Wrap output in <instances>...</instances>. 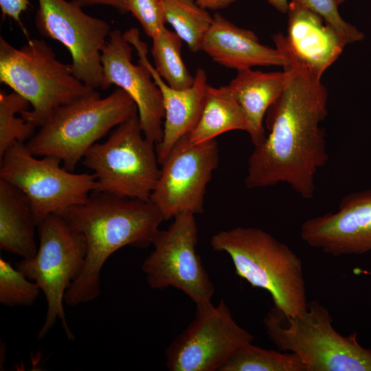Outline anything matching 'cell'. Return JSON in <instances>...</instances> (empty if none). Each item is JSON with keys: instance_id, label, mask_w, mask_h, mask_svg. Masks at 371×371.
<instances>
[{"instance_id": "1", "label": "cell", "mask_w": 371, "mask_h": 371, "mask_svg": "<svg viewBox=\"0 0 371 371\" xmlns=\"http://www.w3.org/2000/svg\"><path fill=\"white\" fill-rule=\"evenodd\" d=\"M284 55L286 80L283 91L269 108L270 133L255 146L248 159L247 188L286 183L305 199L313 198L315 177L328 160L324 130L328 92L315 76L293 54L282 34L273 36Z\"/></svg>"}, {"instance_id": "2", "label": "cell", "mask_w": 371, "mask_h": 371, "mask_svg": "<svg viewBox=\"0 0 371 371\" xmlns=\"http://www.w3.org/2000/svg\"><path fill=\"white\" fill-rule=\"evenodd\" d=\"M59 215L83 235L87 245L83 268L65 295V303L71 306L99 296L100 271L112 254L124 246L147 247L164 221L150 200L98 192Z\"/></svg>"}, {"instance_id": "3", "label": "cell", "mask_w": 371, "mask_h": 371, "mask_svg": "<svg viewBox=\"0 0 371 371\" xmlns=\"http://www.w3.org/2000/svg\"><path fill=\"white\" fill-rule=\"evenodd\" d=\"M210 243L230 256L238 276L268 291L273 306L286 316L306 311L302 262L287 245L262 229L241 227L218 232Z\"/></svg>"}, {"instance_id": "4", "label": "cell", "mask_w": 371, "mask_h": 371, "mask_svg": "<svg viewBox=\"0 0 371 371\" xmlns=\"http://www.w3.org/2000/svg\"><path fill=\"white\" fill-rule=\"evenodd\" d=\"M0 81L28 100L32 109L20 115L42 126L62 106L97 93L56 58L44 40L29 39L21 48L0 37Z\"/></svg>"}, {"instance_id": "5", "label": "cell", "mask_w": 371, "mask_h": 371, "mask_svg": "<svg viewBox=\"0 0 371 371\" xmlns=\"http://www.w3.org/2000/svg\"><path fill=\"white\" fill-rule=\"evenodd\" d=\"M328 310L318 301L287 317L273 306L263 319L266 334L276 348L297 355L307 371H371V350L357 341V333L348 336L332 326Z\"/></svg>"}, {"instance_id": "6", "label": "cell", "mask_w": 371, "mask_h": 371, "mask_svg": "<svg viewBox=\"0 0 371 371\" xmlns=\"http://www.w3.org/2000/svg\"><path fill=\"white\" fill-rule=\"evenodd\" d=\"M137 113L135 102L123 89L103 98L97 92L60 108L26 145L33 155L56 157L72 171L92 145Z\"/></svg>"}, {"instance_id": "7", "label": "cell", "mask_w": 371, "mask_h": 371, "mask_svg": "<svg viewBox=\"0 0 371 371\" xmlns=\"http://www.w3.org/2000/svg\"><path fill=\"white\" fill-rule=\"evenodd\" d=\"M82 164L95 176L93 192L144 201L150 200L160 175L155 144L144 137L137 113L117 126L105 142L92 145Z\"/></svg>"}, {"instance_id": "8", "label": "cell", "mask_w": 371, "mask_h": 371, "mask_svg": "<svg viewBox=\"0 0 371 371\" xmlns=\"http://www.w3.org/2000/svg\"><path fill=\"white\" fill-rule=\"evenodd\" d=\"M38 227L39 245L36 256L15 265L38 285L46 299L45 322L37 339H43L59 319L67 339L74 340L63 303L67 290L83 268L86 241L82 234L73 229L58 214L47 216Z\"/></svg>"}, {"instance_id": "9", "label": "cell", "mask_w": 371, "mask_h": 371, "mask_svg": "<svg viewBox=\"0 0 371 371\" xmlns=\"http://www.w3.org/2000/svg\"><path fill=\"white\" fill-rule=\"evenodd\" d=\"M60 162L54 156L38 159L21 142L11 146L0 158V179L25 195L38 225L50 214L84 203L95 189L93 173L74 174L62 168Z\"/></svg>"}, {"instance_id": "10", "label": "cell", "mask_w": 371, "mask_h": 371, "mask_svg": "<svg viewBox=\"0 0 371 371\" xmlns=\"http://www.w3.org/2000/svg\"><path fill=\"white\" fill-rule=\"evenodd\" d=\"M194 214L182 212L165 230L155 235L153 251L142 269L152 289L174 287L187 295L196 306L211 302L214 289L196 247L198 229Z\"/></svg>"}, {"instance_id": "11", "label": "cell", "mask_w": 371, "mask_h": 371, "mask_svg": "<svg viewBox=\"0 0 371 371\" xmlns=\"http://www.w3.org/2000/svg\"><path fill=\"white\" fill-rule=\"evenodd\" d=\"M195 317L166 350L171 371H215L254 337L233 319L225 302L196 306Z\"/></svg>"}, {"instance_id": "12", "label": "cell", "mask_w": 371, "mask_h": 371, "mask_svg": "<svg viewBox=\"0 0 371 371\" xmlns=\"http://www.w3.org/2000/svg\"><path fill=\"white\" fill-rule=\"evenodd\" d=\"M38 3L34 21L39 34L67 47L75 77L87 87H100L101 52L111 32L109 23L86 14L71 0H38Z\"/></svg>"}, {"instance_id": "13", "label": "cell", "mask_w": 371, "mask_h": 371, "mask_svg": "<svg viewBox=\"0 0 371 371\" xmlns=\"http://www.w3.org/2000/svg\"><path fill=\"white\" fill-rule=\"evenodd\" d=\"M160 165V175L150 200L164 221L182 212L202 213L207 184L218 165L215 139L192 144L188 135L184 136Z\"/></svg>"}, {"instance_id": "14", "label": "cell", "mask_w": 371, "mask_h": 371, "mask_svg": "<svg viewBox=\"0 0 371 371\" xmlns=\"http://www.w3.org/2000/svg\"><path fill=\"white\" fill-rule=\"evenodd\" d=\"M101 52L102 76L100 88L115 85L135 102L144 137L155 145L163 137L165 111L161 91L149 71L131 62L132 45L119 30L110 32Z\"/></svg>"}, {"instance_id": "15", "label": "cell", "mask_w": 371, "mask_h": 371, "mask_svg": "<svg viewBox=\"0 0 371 371\" xmlns=\"http://www.w3.org/2000/svg\"><path fill=\"white\" fill-rule=\"evenodd\" d=\"M300 236L333 256L371 251V189L344 196L336 212L304 221Z\"/></svg>"}, {"instance_id": "16", "label": "cell", "mask_w": 371, "mask_h": 371, "mask_svg": "<svg viewBox=\"0 0 371 371\" xmlns=\"http://www.w3.org/2000/svg\"><path fill=\"white\" fill-rule=\"evenodd\" d=\"M123 34L127 42L136 49L138 63L149 71L161 91L165 111L164 137L170 142H175L188 135L196 126L203 108L208 85L205 71L201 68L196 70L192 87L181 90L172 88L148 60L147 45L141 40L138 29L131 28Z\"/></svg>"}, {"instance_id": "17", "label": "cell", "mask_w": 371, "mask_h": 371, "mask_svg": "<svg viewBox=\"0 0 371 371\" xmlns=\"http://www.w3.org/2000/svg\"><path fill=\"white\" fill-rule=\"evenodd\" d=\"M202 50L216 63L238 71L254 66H284L286 61L278 48L262 45L254 32L236 26L219 13L212 16Z\"/></svg>"}, {"instance_id": "18", "label": "cell", "mask_w": 371, "mask_h": 371, "mask_svg": "<svg viewBox=\"0 0 371 371\" xmlns=\"http://www.w3.org/2000/svg\"><path fill=\"white\" fill-rule=\"evenodd\" d=\"M286 42L293 54L315 76L324 72L347 45L337 31L315 12L290 1Z\"/></svg>"}, {"instance_id": "19", "label": "cell", "mask_w": 371, "mask_h": 371, "mask_svg": "<svg viewBox=\"0 0 371 371\" xmlns=\"http://www.w3.org/2000/svg\"><path fill=\"white\" fill-rule=\"evenodd\" d=\"M286 80L284 71L262 72L247 69L238 71L228 85L247 119L249 135L254 146L266 138L264 116L281 95Z\"/></svg>"}, {"instance_id": "20", "label": "cell", "mask_w": 371, "mask_h": 371, "mask_svg": "<svg viewBox=\"0 0 371 371\" xmlns=\"http://www.w3.org/2000/svg\"><path fill=\"white\" fill-rule=\"evenodd\" d=\"M36 227L38 223L25 195L0 179V248L23 259L34 258L38 247Z\"/></svg>"}, {"instance_id": "21", "label": "cell", "mask_w": 371, "mask_h": 371, "mask_svg": "<svg viewBox=\"0 0 371 371\" xmlns=\"http://www.w3.org/2000/svg\"><path fill=\"white\" fill-rule=\"evenodd\" d=\"M234 130L249 132L247 119L228 85L213 87L207 85L200 119L188 135L192 144L214 139Z\"/></svg>"}, {"instance_id": "22", "label": "cell", "mask_w": 371, "mask_h": 371, "mask_svg": "<svg viewBox=\"0 0 371 371\" xmlns=\"http://www.w3.org/2000/svg\"><path fill=\"white\" fill-rule=\"evenodd\" d=\"M166 23L186 42L190 50L202 49L203 41L212 16L195 0H159Z\"/></svg>"}, {"instance_id": "23", "label": "cell", "mask_w": 371, "mask_h": 371, "mask_svg": "<svg viewBox=\"0 0 371 371\" xmlns=\"http://www.w3.org/2000/svg\"><path fill=\"white\" fill-rule=\"evenodd\" d=\"M152 41L150 52L154 67L164 80L179 90L192 87L194 77L190 74L182 60L181 37L165 26Z\"/></svg>"}, {"instance_id": "24", "label": "cell", "mask_w": 371, "mask_h": 371, "mask_svg": "<svg viewBox=\"0 0 371 371\" xmlns=\"http://www.w3.org/2000/svg\"><path fill=\"white\" fill-rule=\"evenodd\" d=\"M219 371H307L293 352L265 350L249 343L241 346Z\"/></svg>"}, {"instance_id": "25", "label": "cell", "mask_w": 371, "mask_h": 371, "mask_svg": "<svg viewBox=\"0 0 371 371\" xmlns=\"http://www.w3.org/2000/svg\"><path fill=\"white\" fill-rule=\"evenodd\" d=\"M30 106L28 100L18 93L0 91V158L14 144L25 143L35 134L36 126L16 116L30 110Z\"/></svg>"}, {"instance_id": "26", "label": "cell", "mask_w": 371, "mask_h": 371, "mask_svg": "<svg viewBox=\"0 0 371 371\" xmlns=\"http://www.w3.org/2000/svg\"><path fill=\"white\" fill-rule=\"evenodd\" d=\"M32 280L9 261L0 258V303L4 306H31L41 292Z\"/></svg>"}, {"instance_id": "27", "label": "cell", "mask_w": 371, "mask_h": 371, "mask_svg": "<svg viewBox=\"0 0 371 371\" xmlns=\"http://www.w3.org/2000/svg\"><path fill=\"white\" fill-rule=\"evenodd\" d=\"M346 0H290L320 15L326 24L332 26L346 44L360 41L364 34L354 25L346 22L339 14L338 8Z\"/></svg>"}, {"instance_id": "28", "label": "cell", "mask_w": 371, "mask_h": 371, "mask_svg": "<svg viewBox=\"0 0 371 371\" xmlns=\"http://www.w3.org/2000/svg\"><path fill=\"white\" fill-rule=\"evenodd\" d=\"M127 11L139 21L144 32L151 38L166 26L159 0H126Z\"/></svg>"}, {"instance_id": "29", "label": "cell", "mask_w": 371, "mask_h": 371, "mask_svg": "<svg viewBox=\"0 0 371 371\" xmlns=\"http://www.w3.org/2000/svg\"><path fill=\"white\" fill-rule=\"evenodd\" d=\"M30 5L28 0H0V8L3 16H7L16 21L24 30L21 20V14L26 11Z\"/></svg>"}, {"instance_id": "30", "label": "cell", "mask_w": 371, "mask_h": 371, "mask_svg": "<svg viewBox=\"0 0 371 371\" xmlns=\"http://www.w3.org/2000/svg\"><path fill=\"white\" fill-rule=\"evenodd\" d=\"M82 8L94 5H104L113 7L122 14L126 13V0H71Z\"/></svg>"}, {"instance_id": "31", "label": "cell", "mask_w": 371, "mask_h": 371, "mask_svg": "<svg viewBox=\"0 0 371 371\" xmlns=\"http://www.w3.org/2000/svg\"><path fill=\"white\" fill-rule=\"evenodd\" d=\"M199 5L205 10H218L227 8L236 0H195Z\"/></svg>"}, {"instance_id": "32", "label": "cell", "mask_w": 371, "mask_h": 371, "mask_svg": "<svg viewBox=\"0 0 371 371\" xmlns=\"http://www.w3.org/2000/svg\"><path fill=\"white\" fill-rule=\"evenodd\" d=\"M272 6L282 13H287L289 10V0H267Z\"/></svg>"}]
</instances>
